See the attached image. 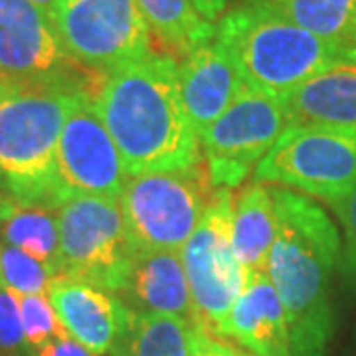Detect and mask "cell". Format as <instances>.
<instances>
[{"mask_svg": "<svg viewBox=\"0 0 356 356\" xmlns=\"http://www.w3.org/2000/svg\"><path fill=\"white\" fill-rule=\"evenodd\" d=\"M194 356H252L248 350H242L234 344L216 339V334L208 332L204 327L198 329Z\"/></svg>", "mask_w": 356, "mask_h": 356, "instance_id": "cell-27", "label": "cell"}, {"mask_svg": "<svg viewBox=\"0 0 356 356\" xmlns=\"http://www.w3.org/2000/svg\"><path fill=\"white\" fill-rule=\"evenodd\" d=\"M198 329L186 318L129 309L109 356H194Z\"/></svg>", "mask_w": 356, "mask_h": 356, "instance_id": "cell-20", "label": "cell"}, {"mask_svg": "<svg viewBox=\"0 0 356 356\" xmlns=\"http://www.w3.org/2000/svg\"><path fill=\"white\" fill-rule=\"evenodd\" d=\"M275 240V208L271 186L254 182L234 198L232 248L245 273L266 271Z\"/></svg>", "mask_w": 356, "mask_h": 356, "instance_id": "cell-18", "label": "cell"}, {"mask_svg": "<svg viewBox=\"0 0 356 356\" xmlns=\"http://www.w3.org/2000/svg\"><path fill=\"white\" fill-rule=\"evenodd\" d=\"M51 18L32 0H0V93L76 83Z\"/></svg>", "mask_w": 356, "mask_h": 356, "instance_id": "cell-11", "label": "cell"}, {"mask_svg": "<svg viewBox=\"0 0 356 356\" xmlns=\"http://www.w3.org/2000/svg\"><path fill=\"white\" fill-rule=\"evenodd\" d=\"M301 26L356 62V0H243Z\"/></svg>", "mask_w": 356, "mask_h": 356, "instance_id": "cell-19", "label": "cell"}, {"mask_svg": "<svg viewBox=\"0 0 356 356\" xmlns=\"http://www.w3.org/2000/svg\"><path fill=\"white\" fill-rule=\"evenodd\" d=\"M275 240L266 273L280 297L291 356H327L334 332L331 280L341 236L323 206L305 194L271 186Z\"/></svg>", "mask_w": 356, "mask_h": 356, "instance_id": "cell-2", "label": "cell"}, {"mask_svg": "<svg viewBox=\"0 0 356 356\" xmlns=\"http://www.w3.org/2000/svg\"><path fill=\"white\" fill-rule=\"evenodd\" d=\"M56 172L62 204L74 196L119 198L123 192L127 166L89 95L77 102L62 129Z\"/></svg>", "mask_w": 356, "mask_h": 356, "instance_id": "cell-12", "label": "cell"}, {"mask_svg": "<svg viewBox=\"0 0 356 356\" xmlns=\"http://www.w3.org/2000/svg\"><path fill=\"white\" fill-rule=\"evenodd\" d=\"M194 2L200 14L212 24H218L222 20V16L226 13V4H228V0H194Z\"/></svg>", "mask_w": 356, "mask_h": 356, "instance_id": "cell-29", "label": "cell"}, {"mask_svg": "<svg viewBox=\"0 0 356 356\" xmlns=\"http://www.w3.org/2000/svg\"><path fill=\"white\" fill-rule=\"evenodd\" d=\"M0 242L18 248L48 264L58 275L60 267V228L56 210L42 206H16L0 226Z\"/></svg>", "mask_w": 356, "mask_h": 356, "instance_id": "cell-22", "label": "cell"}, {"mask_svg": "<svg viewBox=\"0 0 356 356\" xmlns=\"http://www.w3.org/2000/svg\"><path fill=\"white\" fill-rule=\"evenodd\" d=\"M2 248H4V243L0 242V254H2Z\"/></svg>", "mask_w": 356, "mask_h": 356, "instance_id": "cell-32", "label": "cell"}, {"mask_svg": "<svg viewBox=\"0 0 356 356\" xmlns=\"http://www.w3.org/2000/svg\"><path fill=\"white\" fill-rule=\"evenodd\" d=\"M20 315H22L26 344L32 355L46 343L67 334L60 317L56 315V309L48 295L20 297Z\"/></svg>", "mask_w": 356, "mask_h": 356, "instance_id": "cell-24", "label": "cell"}, {"mask_svg": "<svg viewBox=\"0 0 356 356\" xmlns=\"http://www.w3.org/2000/svg\"><path fill=\"white\" fill-rule=\"evenodd\" d=\"M254 182L295 188L329 206L356 186V131L289 127L254 170Z\"/></svg>", "mask_w": 356, "mask_h": 356, "instance_id": "cell-7", "label": "cell"}, {"mask_svg": "<svg viewBox=\"0 0 356 356\" xmlns=\"http://www.w3.org/2000/svg\"><path fill=\"white\" fill-rule=\"evenodd\" d=\"M334 214L343 226V250H341V267L346 280L356 285V186L343 200L331 204Z\"/></svg>", "mask_w": 356, "mask_h": 356, "instance_id": "cell-26", "label": "cell"}, {"mask_svg": "<svg viewBox=\"0 0 356 356\" xmlns=\"http://www.w3.org/2000/svg\"><path fill=\"white\" fill-rule=\"evenodd\" d=\"M56 271L48 264L40 261L18 248L4 245L0 254V287L24 295H48Z\"/></svg>", "mask_w": 356, "mask_h": 356, "instance_id": "cell-23", "label": "cell"}, {"mask_svg": "<svg viewBox=\"0 0 356 356\" xmlns=\"http://www.w3.org/2000/svg\"><path fill=\"white\" fill-rule=\"evenodd\" d=\"M60 267L58 277H72L115 297L127 287L135 248L119 198L74 196L58 210Z\"/></svg>", "mask_w": 356, "mask_h": 356, "instance_id": "cell-5", "label": "cell"}, {"mask_svg": "<svg viewBox=\"0 0 356 356\" xmlns=\"http://www.w3.org/2000/svg\"><path fill=\"white\" fill-rule=\"evenodd\" d=\"M289 127L356 131V67H337L311 77L283 97Z\"/></svg>", "mask_w": 356, "mask_h": 356, "instance_id": "cell-17", "label": "cell"}, {"mask_svg": "<svg viewBox=\"0 0 356 356\" xmlns=\"http://www.w3.org/2000/svg\"><path fill=\"white\" fill-rule=\"evenodd\" d=\"M216 38L232 56L243 86L280 99L318 74L356 67L348 54L245 2L222 16Z\"/></svg>", "mask_w": 356, "mask_h": 356, "instance_id": "cell-4", "label": "cell"}, {"mask_svg": "<svg viewBox=\"0 0 356 356\" xmlns=\"http://www.w3.org/2000/svg\"><path fill=\"white\" fill-rule=\"evenodd\" d=\"M48 297L72 339L95 356L111 353L129 313L119 297L62 275L50 283Z\"/></svg>", "mask_w": 356, "mask_h": 356, "instance_id": "cell-14", "label": "cell"}, {"mask_svg": "<svg viewBox=\"0 0 356 356\" xmlns=\"http://www.w3.org/2000/svg\"><path fill=\"white\" fill-rule=\"evenodd\" d=\"M0 355H30L26 344L20 297L0 287Z\"/></svg>", "mask_w": 356, "mask_h": 356, "instance_id": "cell-25", "label": "cell"}, {"mask_svg": "<svg viewBox=\"0 0 356 356\" xmlns=\"http://www.w3.org/2000/svg\"><path fill=\"white\" fill-rule=\"evenodd\" d=\"M88 95L77 83L0 93V184L20 206H62L56 154L67 117Z\"/></svg>", "mask_w": 356, "mask_h": 356, "instance_id": "cell-3", "label": "cell"}, {"mask_svg": "<svg viewBox=\"0 0 356 356\" xmlns=\"http://www.w3.org/2000/svg\"><path fill=\"white\" fill-rule=\"evenodd\" d=\"M208 188L212 186L202 165L129 175L119 206L133 248L180 252L206 212L212 196Z\"/></svg>", "mask_w": 356, "mask_h": 356, "instance_id": "cell-6", "label": "cell"}, {"mask_svg": "<svg viewBox=\"0 0 356 356\" xmlns=\"http://www.w3.org/2000/svg\"><path fill=\"white\" fill-rule=\"evenodd\" d=\"M16 206H18L16 200H14L13 196L6 192V188L0 184V226H2V224H4V220L10 216L14 210H16Z\"/></svg>", "mask_w": 356, "mask_h": 356, "instance_id": "cell-30", "label": "cell"}, {"mask_svg": "<svg viewBox=\"0 0 356 356\" xmlns=\"http://www.w3.org/2000/svg\"><path fill=\"white\" fill-rule=\"evenodd\" d=\"M180 95L198 139L228 109L243 88L240 72L218 38L206 42L178 65Z\"/></svg>", "mask_w": 356, "mask_h": 356, "instance_id": "cell-13", "label": "cell"}, {"mask_svg": "<svg viewBox=\"0 0 356 356\" xmlns=\"http://www.w3.org/2000/svg\"><path fill=\"white\" fill-rule=\"evenodd\" d=\"M151 32L166 48L186 58L216 38L218 24L206 20L194 0H135Z\"/></svg>", "mask_w": 356, "mask_h": 356, "instance_id": "cell-21", "label": "cell"}, {"mask_svg": "<svg viewBox=\"0 0 356 356\" xmlns=\"http://www.w3.org/2000/svg\"><path fill=\"white\" fill-rule=\"evenodd\" d=\"M222 337L234 339L254 356H291L285 311L266 271L248 273Z\"/></svg>", "mask_w": 356, "mask_h": 356, "instance_id": "cell-15", "label": "cell"}, {"mask_svg": "<svg viewBox=\"0 0 356 356\" xmlns=\"http://www.w3.org/2000/svg\"><path fill=\"white\" fill-rule=\"evenodd\" d=\"M287 129L283 99L243 86L200 137L212 188H238Z\"/></svg>", "mask_w": 356, "mask_h": 356, "instance_id": "cell-10", "label": "cell"}, {"mask_svg": "<svg viewBox=\"0 0 356 356\" xmlns=\"http://www.w3.org/2000/svg\"><path fill=\"white\" fill-rule=\"evenodd\" d=\"M232 191L214 188L200 224L180 250L198 325L220 337L248 277L232 248Z\"/></svg>", "mask_w": 356, "mask_h": 356, "instance_id": "cell-8", "label": "cell"}, {"mask_svg": "<svg viewBox=\"0 0 356 356\" xmlns=\"http://www.w3.org/2000/svg\"><path fill=\"white\" fill-rule=\"evenodd\" d=\"M50 18L67 56L93 72L109 74L153 54L135 0H60Z\"/></svg>", "mask_w": 356, "mask_h": 356, "instance_id": "cell-9", "label": "cell"}, {"mask_svg": "<svg viewBox=\"0 0 356 356\" xmlns=\"http://www.w3.org/2000/svg\"><path fill=\"white\" fill-rule=\"evenodd\" d=\"M38 8H42L44 13L48 14V16H51L54 14V10H56V6H58V2L60 0H32Z\"/></svg>", "mask_w": 356, "mask_h": 356, "instance_id": "cell-31", "label": "cell"}, {"mask_svg": "<svg viewBox=\"0 0 356 356\" xmlns=\"http://www.w3.org/2000/svg\"><path fill=\"white\" fill-rule=\"evenodd\" d=\"M131 311L198 323L180 252L135 250L127 287L119 297Z\"/></svg>", "mask_w": 356, "mask_h": 356, "instance_id": "cell-16", "label": "cell"}, {"mask_svg": "<svg viewBox=\"0 0 356 356\" xmlns=\"http://www.w3.org/2000/svg\"><path fill=\"white\" fill-rule=\"evenodd\" d=\"M129 175L184 170L202 165L200 139L180 95L170 54H149L105 74L91 97Z\"/></svg>", "mask_w": 356, "mask_h": 356, "instance_id": "cell-1", "label": "cell"}, {"mask_svg": "<svg viewBox=\"0 0 356 356\" xmlns=\"http://www.w3.org/2000/svg\"><path fill=\"white\" fill-rule=\"evenodd\" d=\"M34 356H95L89 348H86L81 343H77L76 339H72L70 334L54 339L50 343H46L42 348H38Z\"/></svg>", "mask_w": 356, "mask_h": 356, "instance_id": "cell-28", "label": "cell"}]
</instances>
